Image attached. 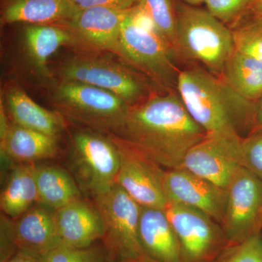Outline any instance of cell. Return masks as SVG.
Instances as JSON below:
<instances>
[{
  "label": "cell",
  "instance_id": "6da1fadb",
  "mask_svg": "<svg viewBox=\"0 0 262 262\" xmlns=\"http://www.w3.org/2000/svg\"><path fill=\"white\" fill-rule=\"evenodd\" d=\"M162 168H181L186 155L206 139V131L194 120L177 91H160L131 106L116 132Z\"/></svg>",
  "mask_w": 262,
  "mask_h": 262
},
{
  "label": "cell",
  "instance_id": "7a4b0ae2",
  "mask_svg": "<svg viewBox=\"0 0 262 262\" xmlns=\"http://www.w3.org/2000/svg\"><path fill=\"white\" fill-rule=\"evenodd\" d=\"M177 89L207 136L241 141L243 134L254 128L257 103L237 94L220 76L201 67L184 69L179 71Z\"/></svg>",
  "mask_w": 262,
  "mask_h": 262
},
{
  "label": "cell",
  "instance_id": "3957f363",
  "mask_svg": "<svg viewBox=\"0 0 262 262\" xmlns=\"http://www.w3.org/2000/svg\"><path fill=\"white\" fill-rule=\"evenodd\" d=\"M75 52L52 68L53 80L91 84L117 95L130 106L158 92L146 76L122 59L97 52Z\"/></svg>",
  "mask_w": 262,
  "mask_h": 262
},
{
  "label": "cell",
  "instance_id": "277c9868",
  "mask_svg": "<svg viewBox=\"0 0 262 262\" xmlns=\"http://www.w3.org/2000/svg\"><path fill=\"white\" fill-rule=\"evenodd\" d=\"M49 98L65 122L104 135L116 132L131 107L110 91L73 81H56Z\"/></svg>",
  "mask_w": 262,
  "mask_h": 262
},
{
  "label": "cell",
  "instance_id": "5b68a950",
  "mask_svg": "<svg viewBox=\"0 0 262 262\" xmlns=\"http://www.w3.org/2000/svg\"><path fill=\"white\" fill-rule=\"evenodd\" d=\"M117 56L160 91L177 87L180 70L174 63L175 53L135 6L122 22Z\"/></svg>",
  "mask_w": 262,
  "mask_h": 262
},
{
  "label": "cell",
  "instance_id": "8992f818",
  "mask_svg": "<svg viewBox=\"0 0 262 262\" xmlns=\"http://www.w3.org/2000/svg\"><path fill=\"white\" fill-rule=\"evenodd\" d=\"M177 56L199 62L214 75H222L234 51L232 31L206 10L176 1Z\"/></svg>",
  "mask_w": 262,
  "mask_h": 262
},
{
  "label": "cell",
  "instance_id": "52a82bcc",
  "mask_svg": "<svg viewBox=\"0 0 262 262\" xmlns=\"http://www.w3.org/2000/svg\"><path fill=\"white\" fill-rule=\"evenodd\" d=\"M70 165L81 190L93 198L116 184L120 155L110 136L81 129L71 138Z\"/></svg>",
  "mask_w": 262,
  "mask_h": 262
},
{
  "label": "cell",
  "instance_id": "ba28073f",
  "mask_svg": "<svg viewBox=\"0 0 262 262\" xmlns=\"http://www.w3.org/2000/svg\"><path fill=\"white\" fill-rule=\"evenodd\" d=\"M92 199L102 219V241L111 256L126 259L146 256L139 239L140 205L117 183Z\"/></svg>",
  "mask_w": 262,
  "mask_h": 262
},
{
  "label": "cell",
  "instance_id": "9c48e42d",
  "mask_svg": "<svg viewBox=\"0 0 262 262\" xmlns=\"http://www.w3.org/2000/svg\"><path fill=\"white\" fill-rule=\"evenodd\" d=\"M165 211L178 236L183 262H216L231 245L219 223L203 212L170 203Z\"/></svg>",
  "mask_w": 262,
  "mask_h": 262
},
{
  "label": "cell",
  "instance_id": "30bf717a",
  "mask_svg": "<svg viewBox=\"0 0 262 262\" xmlns=\"http://www.w3.org/2000/svg\"><path fill=\"white\" fill-rule=\"evenodd\" d=\"M226 189L227 204L220 226L229 244L261 234L262 179L242 166Z\"/></svg>",
  "mask_w": 262,
  "mask_h": 262
},
{
  "label": "cell",
  "instance_id": "8fae6325",
  "mask_svg": "<svg viewBox=\"0 0 262 262\" xmlns=\"http://www.w3.org/2000/svg\"><path fill=\"white\" fill-rule=\"evenodd\" d=\"M107 136L120 155L117 184L141 206L165 209L168 202L162 186L163 168L125 141Z\"/></svg>",
  "mask_w": 262,
  "mask_h": 262
},
{
  "label": "cell",
  "instance_id": "7c38bea8",
  "mask_svg": "<svg viewBox=\"0 0 262 262\" xmlns=\"http://www.w3.org/2000/svg\"><path fill=\"white\" fill-rule=\"evenodd\" d=\"M163 190L167 202L192 207L221 224L227 204V189L183 168L164 170Z\"/></svg>",
  "mask_w": 262,
  "mask_h": 262
},
{
  "label": "cell",
  "instance_id": "4fadbf2b",
  "mask_svg": "<svg viewBox=\"0 0 262 262\" xmlns=\"http://www.w3.org/2000/svg\"><path fill=\"white\" fill-rule=\"evenodd\" d=\"M241 141L207 136L188 151L181 168L226 189L243 166Z\"/></svg>",
  "mask_w": 262,
  "mask_h": 262
},
{
  "label": "cell",
  "instance_id": "5bb4252c",
  "mask_svg": "<svg viewBox=\"0 0 262 262\" xmlns=\"http://www.w3.org/2000/svg\"><path fill=\"white\" fill-rule=\"evenodd\" d=\"M130 10L94 7L79 10L72 18L56 24L70 29L89 52L118 54L122 22Z\"/></svg>",
  "mask_w": 262,
  "mask_h": 262
},
{
  "label": "cell",
  "instance_id": "9a60e30c",
  "mask_svg": "<svg viewBox=\"0 0 262 262\" xmlns=\"http://www.w3.org/2000/svg\"><path fill=\"white\" fill-rule=\"evenodd\" d=\"M15 222L2 221V241L9 243L15 251L23 250L42 255L58 246L55 212L39 205L16 219Z\"/></svg>",
  "mask_w": 262,
  "mask_h": 262
},
{
  "label": "cell",
  "instance_id": "2e32d148",
  "mask_svg": "<svg viewBox=\"0 0 262 262\" xmlns=\"http://www.w3.org/2000/svg\"><path fill=\"white\" fill-rule=\"evenodd\" d=\"M58 246L83 248L103 239L104 226L94 203L78 200L55 211Z\"/></svg>",
  "mask_w": 262,
  "mask_h": 262
},
{
  "label": "cell",
  "instance_id": "e0dca14e",
  "mask_svg": "<svg viewBox=\"0 0 262 262\" xmlns=\"http://www.w3.org/2000/svg\"><path fill=\"white\" fill-rule=\"evenodd\" d=\"M24 50L36 71L53 80L48 60L63 46L76 51L89 52L80 39L70 29L57 25L27 24L23 29Z\"/></svg>",
  "mask_w": 262,
  "mask_h": 262
},
{
  "label": "cell",
  "instance_id": "ac0fdd59",
  "mask_svg": "<svg viewBox=\"0 0 262 262\" xmlns=\"http://www.w3.org/2000/svg\"><path fill=\"white\" fill-rule=\"evenodd\" d=\"M139 239L146 256L158 262H183L182 248L165 209L141 206Z\"/></svg>",
  "mask_w": 262,
  "mask_h": 262
},
{
  "label": "cell",
  "instance_id": "d6986e66",
  "mask_svg": "<svg viewBox=\"0 0 262 262\" xmlns=\"http://www.w3.org/2000/svg\"><path fill=\"white\" fill-rule=\"evenodd\" d=\"M3 101L13 123L56 139H58L64 129V120L58 113L34 102L17 84L5 85Z\"/></svg>",
  "mask_w": 262,
  "mask_h": 262
},
{
  "label": "cell",
  "instance_id": "ffe728a7",
  "mask_svg": "<svg viewBox=\"0 0 262 262\" xmlns=\"http://www.w3.org/2000/svg\"><path fill=\"white\" fill-rule=\"evenodd\" d=\"M79 10L71 0H2L1 24L56 25Z\"/></svg>",
  "mask_w": 262,
  "mask_h": 262
},
{
  "label": "cell",
  "instance_id": "44dd1931",
  "mask_svg": "<svg viewBox=\"0 0 262 262\" xmlns=\"http://www.w3.org/2000/svg\"><path fill=\"white\" fill-rule=\"evenodd\" d=\"M58 139L38 131L10 124L1 151L8 159L23 163L52 159L58 154Z\"/></svg>",
  "mask_w": 262,
  "mask_h": 262
},
{
  "label": "cell",
  "instance_id": "7402d4cb",
  "mask_svg": "<svg viewBox=\"0 0 262 262\" xmlns=\"http://www.w3.org/2000/svg\"><path fill=\"white\" fill-rule=\"evenodd\" d=\"M35 167L32 163L15 165L2 190V211L12 220H16L39 202Z\"/></svg>",
  "mask_w": 262,
  "mask_h": 262
},
{
  "label": "cell",
  "instance_id": "603a6c76",
  "mask_svg": "<svg viewBox=\"0 0 262 262\" xmlns=\"http://www.w3.org/2000/svg\"><path fill=\"white\" fill-rule=\"evenodd\" d=\"M39 204L55 211L81 199V189L64 169L53 165L35 167Z\"/></svg>",
  "mask_w": 262,
  "mask_h": 262
},
{
  "label": "cell",
  "instance_id": "cb8c5ba5",
  "mask_svg": "<svg viewBox=\"0 0 262 262\" xmlns=\"http://www.w3.org/2000/svg\"><path fill=\"white\" fill-rule=\"evenodd\" d=\"M241 96L257 103L262 96V62L235 51L226 62L222 75Z\"/></svg>",
  "mask_w": 262,
  "mask_h": 262
},
{
  "label": "cell",
  "instance_id": "d4e9b609",
  "mask_svg": "<svg viewBox=\"0 0 262 262\" xmlns=\"http://www.w3.org/2000/svg\"><path fill=\"white\" fill-rule=\"evenodd\" d=\"M136 8L177 56V15L173 0H137Z\"/></svg>",
  "mask_w": 262,
  "mask_h": 262
},
{
  "label": "cell",
  "instance_id": "484cf974",
  "mask_svg": "<svg viewBox=\"0 0 262 262\" xmlns=\"http://www.w3.org/2000/svg\"><path fill=\"white\" fill-rule=\"evenodd\" d=\"M230 29L235 51L262 62V20L247 13Z\"/></svg>",
  "mask_w": 262,
  "mask_h": 262
},
{
  "label": "cell",
  "instance_id": "4316f807",
  "mask_svg": "<svg viewBox=\"0 0 262 262\" xmlns=\"http://www.w3.org/2000/svg\"><path fill=\"white\" fill-rule=\"evenodd\" d=\"M106 248L93 246L76 248L57 246L42 255V262H108Z\"/></svg>",
  "mask_w": 262,
  "mask_h": 262
},
{
  "label": "cell",
  "instance_id": "83f0119b",
  "mask_svg": "<svg viewBox=\"0 0 262 262\" xmlns=\"http://www.w3.org/2000/svg\"><path fill=\"white\" fill-rule=\"evenodd\" d=\"M252 0H205L206 10L225 25L237 23L247 14Z\"/></svg>",
  "mask_w": 262,
  "mask_h": 262
},
{
  "label": "cell",
  "instance_id": "f1b7e54d",
  "mask_svg": "<svg viewBox=\"0 0 262 262\" xmlns=\"http://www.w3.org/2000/svg\"><path fill=\"white\" fill-rule=\"evenodd\" d=\"M216 262H262L261 234L229 245Z\"/></svg>",
  "mask_w": 262,
  "mask_h": 262
},
{
  "label": "cell",
  "instance_id": "f546056e",
  "mask_svg": "<svg viewBox=\"0 0 262 262\" xmlns=\"http://www.w3.org/2000/svg\"><path fill=\"white\" fill-rule=\"evenodd\" d=\"M241 153L243 167L262 179V128L243 137Z\"/></svg>",
  "mask_w": 262,
  "mask_h": 262
},
{
  "label": "cell",
  "instance_id": "4dcf8cb0",
  "mask_svg": "<svg viewBox=\"0 0 262 262\" xmlns=\"http://www.w3.org/2000/svg\"><path fill=\"white\" fill-rule=\"evenodd\" d=\"M78 9L94 8V7H106L119 10H130L134 8L137 0H71Z\"/></svg>",
  "mask_w": 262,
  "mask_h": 262
},
{
  "label": "cell",
  "instance_id": "1f68e13d",
  "mask_svg": "<svg viewBox=\"0 0 262 262\" xmlns=\"http://www.w3.org/2000/svg\"><path fill=\"white\" fill-rule=\"evenodd\" d=\"M5 262H42V256L30 251L18 250Z\"/></svg>",
  "mask_w": 262,
  "mask_h": 262
},
{
  "label": "cell",
  "instance_id": "d6a6232c",
  "mask_svg": "<svg viewBox=\"0 0 262 262\" xmlns=\"http://www.w3.org/2000/svg\"><path fill=\"white\" fill-rule=\"evenodd\" d=\"M248 13L262 20V0H252Z\"/></svg>",
  "mask_w": 262,
  "mask_h": 262
},
{
  "label": "cell",
  "instance_id": "836d02e7",
  "mask_svg": "<svg viewBox=\"0 0 262 262\" xmlns=\"http://www.w3.org/2000/svg\"><path fill=\"white\" fill-rule=\"evenodd\" d=\"M262 128V96L257 102V111H256V125L253 130Z\"/></svg>",
  "mask_w": 262,
  "mask_h": 262
},
{
  "label": "cell",
  "instance_id": "e575fe53",
  "mask_svg": "<svg viewBox=\"0 0 262 262\" xmlns=\"http://www.w3.org/2000/svg\"><path fill=\"white\" fill-rule=\"evenodd\" d=\"M115 262H158L149 257L148 256L134 258H126V259H117Z\"/></svg>",
  "mask_w": 262,
  "mask_h": 262
},
{
  "label": "cell",
  "instance_id": "d590c367",
  "mask_svg": "<svg viewBox=\"0 0 262 262\" xmlns=\"http://www.w3.org/2000/svg\"><path fill=\"white\" fill-rule=\"evenodd\" d=\"M185 4L191 5V6H199L202 4H204L205 0H181Z\"/></svg>",
  "mask_w": 262,
  "mask_h": 262
}]
</instances>
